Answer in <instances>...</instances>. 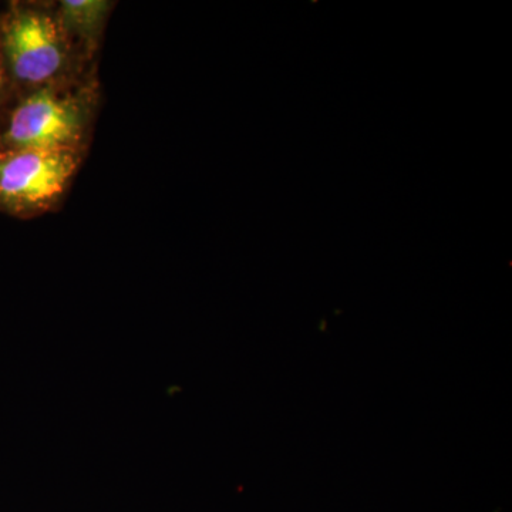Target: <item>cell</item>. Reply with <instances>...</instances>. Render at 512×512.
<instances>
[{"label": "cell", "instance_id": "cell-3", "mask_svg": "<svg viewBox=\"0 0 512 512\" xmlns=\"http://www.w3.org/2000/svg\"><path fill=\"white\" fill-rule=\"evenodd\" d=\"M84 156V151L0 150V212L30 220L55 210Z\"/></svg>", "mask_w": 512, "mask_h": 512}, {"label": "cell", "instance_id": "cell-1", "mask_svg": "<svg viewBox=\"0 0 512 512\" xmlns=\"http://www.w3.org/2000/svg\"><path fill=\"white\" fill-rule=\"evenodd\" d=\"M0 50L16 99L92 76L64 32L53 3H9L0 13Z\"/></svg>", "mask_w": 512, "mask_h": 512}, {"label": "cell", "instance_id": "cell-5", "mask_svg": "<svg viewBox=\"0 0 512 512\" xmlns=\"http://www.w3.org/2000/svg\"><path fill=\"white\" fill-rule=\"evenodd\" d=\"M15 90L10 82L8 69H6L5 60H3L2 50H0V121L8 113L10 106L15 101Z\"/></svg>", "mask_w": 512, "mask_h": 512}, {"label": "cell", "instance_id": "cell-2", "mask_svg": "<svg viewBox=\"0 0 512 512\" xmlns=\"http://www.w3.org/2000/svg\"><path fill=\"white\" fill-rule=\"evenodd\" d=\"M99 103L93 76L20 96L0 121V150L84 151Z\"/></svg>", "mask_w": 512, "mask_h": 512}, {"label": "cell", "instance_id": "cell-4", "mask_svg": "<svg viewBox=\"0 0 512 512\" xmlns=\"http://www.w3.org/2000/svg\"><path fill=\"white\" fill-rule=\"evenodd\" d=\"M116 3L109 0H62L56 3L64 32L84 64H92Z\"/></svg>", "mask_w": 512, "mask_h": 512}]
</instances>
